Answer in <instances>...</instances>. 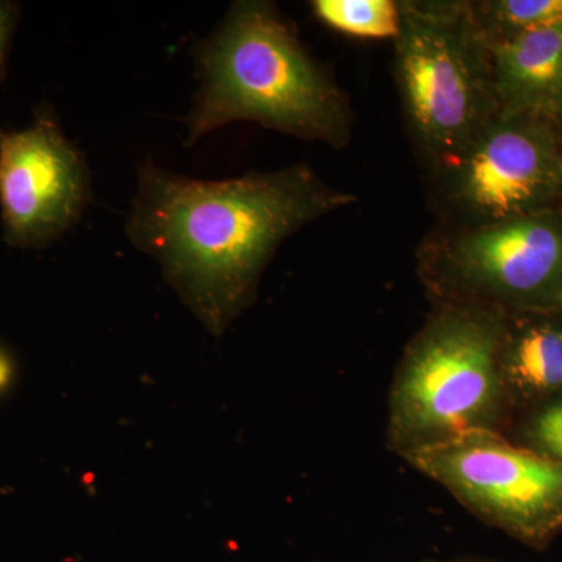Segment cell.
<instances>
[{
	"label": "cell",
	"instance_id": "7a4b0ae2",
	"mask_svg": "<svg viewBox=\"0 0 562 562\" xmlns=\"http://www.w3.org/2000/svg\"><path fill=\"white\" fill-rule=\"evenodd\" d=\"M202 88L188 144L231 122H257L335 149L350 144L349 98L305 50L272 3L235 2L198 54Z\"/></svg>",
	"mask_w": 562,
	"mask_h": 562
},
{
	"label": "cell",
	"instance_id": "e0dca14e",
	"mask_svg": "<svg viewBox=\"0 0 562 562\" xmlns=\"http://www.w3.org/2000/svg\"><path fill=\"white\" fill-rule=\"evenodd\" d=\"M558 124H560L561 128H562V113H561L560 120H558Z\"/></svg>",
	"mask_w": 562,
	"mask_h": 562
},
{
	"label": "cell",
	"instance_id": "52a82bcc",
	"mask_svg": "<svg viewBox=\"0 0 562 562\" xmlns=\"http://www.w3.org/2000/svg\"><path fill=\"white\" fill-rule=\"evenodd\" d=\"M403 460L517 541L543 547L562 532V461L505 432H475Z\"/></svg>",
	"mask_w": 562,
	"mask_h": 562
},
{
	"label": "cell",
	"instance_id": "5bb4252c",
	"mask_svg": "<svg viewBox=\"0 0 562 562\" xmlns=\"http://www.w3.org/2000/svg\"><path fill=\"white\" fill-rule=\"evenodd\" d=\"M18 18H20V7L9 0H0V74L5 66L7 52H9Z\"/></svg>",
	"mask_w": 562,
	"mask_h": 562
},
{
	"label": "cell",
	"instance_id": "8fae6325",
	"mask_svg": "<svg viewBox=\"0 0 562 562\" xmlns=\"http://www.w3.org/2000/svg\"><path fill=\"white\" fill-rule=\"evenodd\" d=\"M471 10L487 46L562 24V0H480Z\"/></svg>",
	"mask_w": 562,
	"mask_h": 562
},
{
	"label": "cell",
	"instance_id": "2e32d148",
	"mask_svg": "<svg viewBox=\"0 0 562 562\" xmlns=\"http://www.w3.org/2000/svg\"><path fill=\"white\" fill-rule=\"evenodd\" d=\"M431 562H487V561H476V560H454V561H431Z\"/></svg>",
	"mask_w": 562,
	"mask_h": 562
},
{
	"label": "cell",
	"instance_id": "ba28073f",
	"mask_svg": "<svg viewBox=\"0 0 562 562\" xmlns=\"http://www.w3.org/2000/svg\"><path fill=\"white\" fill-rule=\"evenodd\" d=\"M87 198L83 160L50 116L0 131V210L10 246H47L79 220Z\"/></svg>",
	"mask_w": 562,
	"mask_h": 562
},
{
	"label": "cell",
	"instance_id": "277c9868",
	"mask_svg": "<svg viewBox=\"0 0 562 562\" xmlns=\"http://www.w3.org/2000/svg\"><path fill=\"white\" fill-rule=\"evenodd\" d=\"M394 74L406 124L428 171L501 111L491 49L468 0H401Z\"/></svg>",
	"mask_w": 562,
	"mask_h": 562
},
{
	"label": "cell",
	"instance_id": "4fadbf2b",
	"mask_svg": "<svg viewBox=\"0 0 562 562\" xmlns=\"http://www.w3.org/2000/svg\"><path fill=\"white\" fill-rule=\"evenodd\" d=\"M516 442L562 461V394L525 413Z\"/></svg>",
	"mask_w": 562,
	"mask_h": 562
},
{
	"label": "cell",
	"instance_id": "30bf717a",
	"mask_svg": "<svg viewBox=\"0 0 562 562\" xmlns=\"http://www.w3.org/2000/svg\"><path fill=\"white\" fill-rule=\"evenodd\" d=\"M490 49L501 111L558 122L562 113V24Z\"/></svg>",
	"mask_w": 562,
	"mask_h": 562
},
{
	"label": "cell",
	"instance_id": "9c48e42d",
	"mask_svg": "<svg viewBox=\"0 0 562 562\" xmlns=\"http://www.w3.org/2000/svg\"><path fill=\"white\" fill-rule=\"evenodd\" d=\"M498 371L509 414L562 394V306L505 313Z\"/></svg>",
	"mask_w": 562,
	"mask_h": 562
},
{
	"label": "cell",
	"instance_id": "6da1fadb",
	"mask_svg": "<svg viewBox=\"0 0 562 562\" xmlns=\"http://www.w3.org/2000/svg\"><path fill=\"white\" fill-rule=\"evenodd\" d=\"M357 201L308 165L203 181L146 161L138 169L127 235L160 261L184 301L220 335L255 297L281 244Z\"/></svg>",
	"mask_w": 562,
	"mask_h": 562
},
{
	"label": "cell",
	"instance_id": "8992f818",
	"mask_svg": "<svg viewBox=\"0 0 562 562\" xmlns=\"http://www.w3.org/2000/svg\"><path fill=\"white\" fill-rule=\"evenodd\" d=\"M428 172L447 227L557 209L562 199L561 125L549 117L498 111L452 160Z\"/></svg>",
	"mask_w": 562,
	"mask_h": 562
},
{
	"label": "cell",
	"instance_id": "5b68a950",
	"mask_svg": "<svg viewBox=\"0 0 562 562\" xmlns=\"http://www.w3.org/2000/svg\"><path fill=\"white\" fill-rule=\"evenodd\" d=\"M419 276L435 305L471 303L501 312L562 306V211L443 227L419 250Z\"/></svg>",
	"mask_w": 562,
	"mask_h": 562
},
{
	"label": "cell",
	"instance_id": "3957f363",
	"mask_svg": "<svg viewBox=\"0 0 562 562\" xmlns=\"http://www.w3.org/2000/svg\"><path fill=\"white\" fill-rule=\"evenodd\" d=\"M505 312L439 303L403 351L387 401V447L405 458L512 419L498 346Z\"/></svg>",
	"mask_w": 562,
	"mask_h": 562
},
{
	"label": "cell",
	"instance_id": "7c38bea8",
	"mask_svg": "<svg viewBox=\"0 0 562 562\" xmlns=\"http://www.w3.org/2000/svg\"><path fill=\"white\" fill-rule=\"evenodd\" d=\"M312 10L322 24L351 38L394 41L401 31L398 0H314Z\"/></svg>",
	"mask_w": 562,
	"mask_h": 562
},
{
	"label": "cell",
	"instance_id": "9a60e30c",
	"mask_svg": "<svg viewBox=\"0 0 562 562\" xmlns=\"http://www.w3.org/2000/svg\"><path fill=\"white\" fill-rule=\"evenodd\" d=\"M11 376H13V364H11L9 355L0 349V391L9 386Z\"/></svg>",
	"mask_w": 562,
	"mask_h": 562
}]
</instances>
